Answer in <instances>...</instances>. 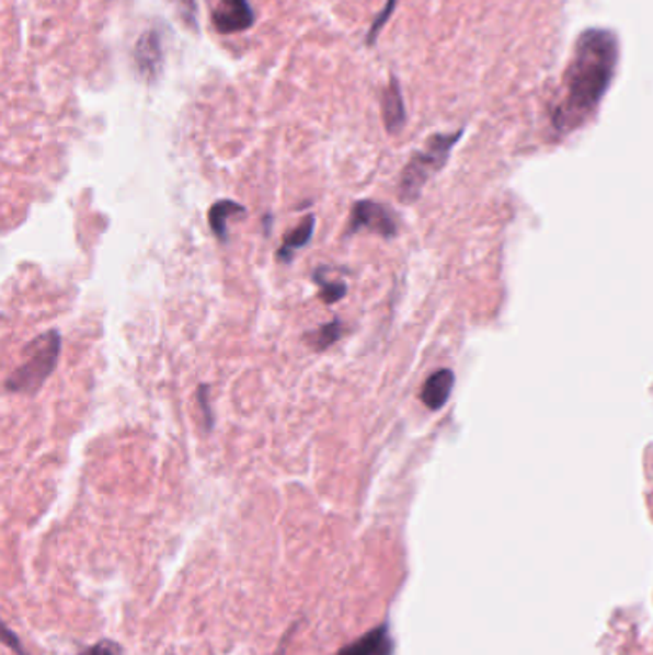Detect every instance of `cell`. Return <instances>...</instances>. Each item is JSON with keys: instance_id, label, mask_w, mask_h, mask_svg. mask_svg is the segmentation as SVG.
Masks as SVG:
<instances>
[{"instance_id": "6da1fadb", "label": "cell", "mask_w": 653, "mask_h": 655, "mask_svg": "<svg viewBox=\"0 0 653 655\" xmlns=\"http://www.w3.org/2000/svg\"><path fill=\"white\" fill-rule=\"evenodd\" d=\"M619 61V41L614 31L593 27L578 35L565 71V96L555 110L558 130H571L600 106Z\"/></svg>"}, {"instance_id": "7a4b0ae2", "label": "cell", "mask_w": 653, "mask_h": 655, "mask_svg": "<svg viewBox=\"0 0 653 655\" xmlns=\"http://www.w3.org/2000/svg\"><path fill=\"white\" fill-rule=\"evenodd\" d=\"M61 337L58 330L37 335L23 347V363L4 381L8 393H37L43 388L60 358Z\"/></svg>"}, {"instance_id": "3957f363", "label": "cell", "mask_w": 653, "mask_h": 655, "mask_svg": "<svg viewBox=\"0 0 653 655\" xmlns=\"http://www.w3.org/2000/svg\"><path fill=\"white\" fill-rule=\"evenodd\" d=\"M462 135L463 130L450 135H434L427 138L426 146L422 150L412 156L411 161L403 169L401 183H399V198L403 199L404 204H412L420 198L427 181L447 163L450 150L455 148Z\"/></svg>"}, {"instance_id": "277c9868", "label": "cell", "mask_w": 653, "mask_h": 655, "mask_svg": "<svg viewBox=\"0 0 653 655\" xmlns=\"http://www.w3.org/2000/svg\"><path fill=\"white\" fill-rule=\"evenodd\" d=\"M360 230H368L378 237L393 238L397 234L396 215L383 204L373 199H360L351 209L347 237L357 234Z\"/></svg>"}, {"instance_id": "5b68a950", "label": "cell", "mask_w": 653, "mask_h": 655, "mask_svg": "<svg viewBox=\"0 0 653 655\" xmlns=\"http://www.w3.org/2000/svg\"><path fill=\"white\" fill-rule=\"evenodd\" d=\"M211 22L215 30L222 35L242 33L255 23V12L251 8L250 0H220L214 10Z\"/></svg>"}, {"instance_id": "8992f818", "label": "cell", "mask_w": 653, "mask_h": 655, "mask_svg": "<svg viewBox=\"0 0 653 655\" xmlns=\"http://www.w3.org/2000/svg\"><path fill=\"white\" fill-rule=\"evenodd\" d=\"M163 43L161 35L156 30H148L138 37L135 45V64L138 73L148 83H153L163 69Z\"/></svg>"}, {"instance_id": "52a82bcc", "label": "cell", "mask_w": 653, "mask_h": 655, "mask_svg": "<svg viewBox=\"0 0 653 655\" xmlns=\"http://www.w3.org/2000/svg\"><path fill=\"white\" fill-rule=\"evenodd\" d=\"M381 115L389 135H397L403 130L406 123V107H404L403 92L397 77L389 79V84L381 94Z\"/></svg>"}, {"instance_id": "ba28073f", "label": "cell", "mask_w": 653, "mask_h": 655, "mask_svg": "<svg viewBox=\"0 0 653 655\" xmlns=\"http://www.w3.org/2000/svg\"><path fill=\"white\" fill-rule=\"evenodd\" d=\"M335 655H393V641L389 636L388 627H376Z\"/></svg>"}, {"instance_id": "9c48e42d", "label": "cell", "mask_w": 653, "mask_h": 655, "mask_svg": "<svg viewBox=\"0 0 653 655\" xmlns=\"http://www.w3.org/2000/svg\"><path fill=\"white\" fill-rule=\"evenodd\" d=\"M452 386H455V374L448 368H443L427 378L420 399L429 411H439L447 404L448 397L452 393Z\"/></svg>"}, {"instance_id": "30bf717a", "label": "cell", "mask_w": 653, "mask_h": 655, "mask_svg": "<svg viewBox=\"0 0 653 655\" xmlns=\"http://www.w3.org/2000/svg\"><path fill=\"white\" fill-rule=\"evenodd\" d=\"M314 227H317V219H314V215H307L303 221L297 225L296 229L286 232V237H284V242H282L280 250H278V253H276V260L280 261V263H284V265L291 263L297 250H301L303 245H307L309 242H311L312 234H314Z\"/></svg>"}, {"instance_id": "8fae6325", "label": "cell", "mask_w": 653, "mask_h": 655, "mask_svg": "<svg viewBox=\"0 0 653 655\" xmlns=\"http://www.w3.org/2000/svg\"><path fill=\"white\" fill-rule=\"evenodd\" d=\"M234 215H248L245 207L240 206L238 202L232 199H219L215 202L211 209H209V227L214 230L215 237L220 242H227L228 238V219Z\"/></svg>"}, {"instance_id": "7c38bea8", "label": "cell", "mask_w": 653, "mask_h": 655, "mask_svg": "<svg viewBox=\"0 0 653 655\" xmlns=\"http://www.w3.org/2000/svg\"><path fill=\"white\" fill-rule=\"evenodd\" d=\"M343 324L340 319H334L328 324L317 328L311 334L305 335V342L311 345L314 351H326L328 347H332L340 337H342Z\"/></svg>"}, {"instance_id": "4fadbf2b", "label": "cell", "mask_w": 653, "mask_h": 655, "mask_svg": "<svg viewBox=\"0 0 653 655\" xmlns=\"http://www.w3.org/2000/svg\"><path fill=\"white\" fill-rule=\"evenodd\" d=\"M324 275H326V271L319 267L312 273V280L317 283V286H320V301L326 303V306H334V303L345 298L347 284L342 283V280H326V276Z\"/></svg>"}, {"instance_id": "5bb4252c", "label": "cell", "mask_w": 653, "mask_h": 655, "mask_svg": "<svg viewBox=\"0 0 653 655\" xmlns=\"http://www.w3.org/2000/svg\"><path fill=\"white\" fill-rule=\"evenodd\" d=\"M396 7L397 0H388L386 8H383L380 14H378V18L374 20L373 27H370V31H368V37H366V43H368V45L373 46L374 43H376V38H378L381 30H383V25L389 22V18H391V14H393Z\"/></svg>"}, {"instance_id": "9a60e30c", "label": "cell", "mask_w": 653, "mask_h": 655, "mask_svg": "<svg viewBox=\"0 0 653 655\" xmlns=\"http://www.w3.org/2000/svg\"><path fill=\"white\" fill-rule=\"evenodd\" d=\"M173 4H175L184 22L188 23L191 27H196V14H198L196 0H173Z\"/></svg>"}, {"instance_id": "2e32d148", "label": "cell", "mask_w": 653, "mask_h": 655, "mask_svg": "<svg viewBox=\"0 0 653 655\" xmlns=\"http://www.w3.org/2000/svg\"><path fill=\"white\" fill-rule=\"evenodd\" d=\"M123 650L117 642L114 641H100L99 644H94L91 648L84 650L79 655H122Z\"/></svg>"}, {"instance_id": "e0dca14e", "label": "cell", "mask_w": 653, "mask_h": 655, "mask_svg": "<svg viewBox=\"0 0 653 655\" xmlns=\"http://www.w3.org/2000/svg\"><path fill=\"white\" fill-rule=\"evenodd\" d=\"M198 403L199 409L204 412V422H206L207 432H209L214 427V414L209 411V403H207V386H199Z\"/></svg>"}, {"instance_id": "ac0fdd59", "label": "cell", "mask_w": 653, "mask_h": 655, "mask_svg": "<svg viewBox=\"0 0 653 655\" xmlns=\"http://www.w3.org/2000/svg\"><path fill=\"white\" fill-rule=\"evenodd\" d=\"M289 634H291V631H289ZM288 636L282 641L280 652H278V655H286V648H288Z\"/></svg>"}]
</instances>
